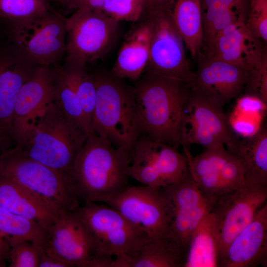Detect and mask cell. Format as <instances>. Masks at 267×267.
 I'll return each mask as SVG.
<instances>
[{
    "label": "cell",
    "mask_w": 267,
    "mask_h": 267,
    "mask_svg": "<svg viewBox=\"0 0 267 267\" xmlns=\"http://www.w3.org/2000/svg\"><path fill=\"white\" fill-rule=\"evenodd\" d=\"M189 172L205 195L218 197L237 189L245 184L243 166L224 146L206 148L193 157L183 146Z\"/></svg>",
    "instance_id": "obj_13"
},
{
    "label": "cell",
    "mask_w": 267,
    "mask_h": 267,
    "mask_svg": "<svg viewBox=\"0 0 267 267\" xmlns=\"http://www.w3.org/2000/svg\"><path fill=\"white\" fill-rule=\"evenodd\" d=\"M64 62L69 66L73 77L77 96L90 134L96 101V90L92 74L87 64L65 58Z\"/></svg>",
    "instance_id": "obj_28"
},
{
    "label": "cell",
    "mask_w": 267,
    "mask_h": 267,
    "mask_svg": "<svg viewBox=\"0 0 267 267\" xmlns=\"http://www.w3.org/2000/svg\"><path fill=\"white\" fill-rule=\"evenodd\" d=\"M41 247L70 267H85L95 252L91 235L75 210L45 227Z\"/></svg>",
    "instance_id": "obj_16"
},
{
    "label": "cell",
    "mask_w": 267,
    "mask_h": 267,
    "mask_svg": "<svg viewBox=\"0 0 267 267\" xmlns=\"http://www.w3.org/2000/svg\"><path fill=\"white\" fill-rule=\"evenodd\" d=\"M228 117L230 126L233 133L241 137H250L262 128L263 117L253 116L232 112Z\"/></svg>",
    "instance_id": "obj_35"
},
{
    "label": "cell",
    "mask_w": 267,
    "mask_h": 267,
    "mask_svg": "<svg viewBox=\"0 0 267 267\" xmlns=\"http://www.w3.org/2000/svg\"><path fill=\"white\" fill-rule=\"evenodd\" d=\"M134 87L142 134L176 148L182 146L189 84L145 72Z\"/></svg>",
    "instance_id": "obj_1"
},
{
    "label": "cell",
    "mask_w": 267,
    "mask_h": 267,
    "mask_svg": "<svg viewBox=\"0 0 267 267\" xmlns=\"http://www.w3.org/2000/svg\"><path fill=\"white\" fill-rule=\"evenodd\" d=\"M146 6L173 5L174 0H146Z\"/></svg>",
    "instance_id": "obj_38"
},
{
    "label": "cell",
    "mask_w": 267,
    "mask_h": 267,
    "mask_svg": "<svg viewBox=\"0 0 267 267\" xmlns=\"http://www.w3.org/2000/svg\"><path fill=\"white\" fill-rule=\"evenodd\" d=\"M88 135L52 100L14 146L28 157L72 178L75 161Z\"/></svg>",
    "instance_id": "obj_2"
},
{
    "label": "cell",
    "mask_w": 267,
    "mask_h": 267,
    "mask_svg": "<svg viewBox=\"0 0 267 267\" xmlns=\"http://www.w3.org/2000/svg\"><path fill=\"white\" fill-rule=\"evenodd\" d=\"M53 67V101L67 117L83 128L88 135L90 134L69 66L64 62Z\"/></svg>",
    "instance_id": "obj_27"
},
{
    "label": "cell",
    "mask_w": 267,
    "mask_h": 267,
    "mask_svg": "<svg viewBox=\"0 0 267 267\" xmlns=\"http://www.w3.org/2000/svg\"><path fill=\"white\" fill-rule=\"evenodd\" d=\"M132 149L117 148L92 133L88 135L74 162L72 179L79 199L95 202L98 197L128 186Z\"/></svg>",
    "instance_id": "obj_3"
},
{
    "label": "cell",
    "mask_w": 267,
    "mask_h": 267,
    "mask_svg": "<svg viewBox=\"0 0 267 267\" xmlns=\"http://www.w3.org/2000/svg\"><path fill=\"white\" fill-rule=\"evenodd\" d=\"M162 188L170 206L171 222L168 234L187 251L192 233L210 212L217 197L203 194L189 170L178 182Z\"/></svg>",
    "instance_id": "obj_14"
},
{
    "label": "cell",
    "mask_w": 267,
    "mask_h": 267,
    "mask_svg": "<svg viewBox=\"0 0 267 267\" xmlns=\"http://www.w3.org/2000/svg\"><path fill=\"white\" fill-rule=\"evenodd\" d=\"M67 17L53 9L4 31L23 53L38 66L61 64L66 55Z\"/></svg>",
    "instance_id": "obj_10"
},
{
    "label": "cell",
    "mask_w": 267,
    "mask_h": 267,
    "mask_svg": "<svg viewBox=\"0 0 267 267\" xmlns=\"http://www.w3.org/2000/svg\"><path fill=\"white\" fill-rule=\"evenodd\" d=\"M172 15L185 47L193 58H200L202 46L201 0H174Z\"/></svg>",
    "instance_id": "obj_24"
},
{
    "label": "cell",
    "mask_w": 267,
    "mask_h": 267,
    "mask_svg": "<svg viewBox=\"0 0 267 267\" xmlns=\"http://www.w3.org/2000/svg\"><path fill=\"white\" fill-rule=\"evenodd\" d=\"M0 175L61 215L80 206L71 178L28 157L17 147L0 154Z\"/></svg>",
    "instance_id": "obj_5"
},
{
    "label": "cell",
    "mask_w": 267,
    "mask_h": 267,
    "mask_svg": "<svg viewBox=\"0 0 267 267\" xmlns=\"http://www.w3.org/2000/svg\"><path fill=\"white\" fill-rule=\"evenodd\" d=\"M267 265V203L229 244L219 258V267Z\"/></svg>",
    "instance_id": "obj_20"
},
{
    "label": "cell",
    "mask_w": 267,
    "mask_h": 267,
    "mask_svg": "<svg viewBox=\"0 0 267 267\" xmlns=\"http://www.w3.org/2000/svg\"><path fill=\"white\" fill-rule=\"evenodd\" d=\"M52 9L49 0H0V26L8 31Z\"/></svg>",
    "instance_id": "obj_29"
},
{
    "label": "cell",
    "mask_w": 267,
    "mask_h": 267,
    "mask_svg": "<svg viewBox=\"0 0 267 267\" xmlns=\"http://www.w3.org/2000/svg\"><path fill=\"white\" fill-rule=\"evenodd\" d=\"M96 90L93 133L117 148L132 149L142 134L136 109L135 89L111 71H90Z\"/></svg>",
    "instance_id": "obj_4"
},
{
    "label": "cell",
    "mask_w": 267,
    "mask_h": 267,
    "mask_svg": "<svg viewBox=\"0 0 267 267\" xmlns=\"http://www.w3.org/2000/svg\"><path fill=\"white\" fill-rule=\"evenodd\" d=\"M267 107V105L259 97L244 94L237 99L233 111L242 113L265 116Z\"/></svg>",
    "instance_id": "obj_36"
},
{
    "label": "cell",
    "mask_w": 267,
    "mask_h": 267,
    "mask_svg": "<svg viewBox=\"0 0 267 267\" xmlns=\"http://www.w3.org/2000/svg\"><path fill=\"white\" fill-rule=\"evenodd\" d=\"M186 254L167 234L149 239L130 261L129 267H183Z\"/></svg>",
    "instance_id": "obj_25"
},
{
    "label": "cell",
    "mask_w": 267,
    "mask_h": 267,
    "mask_svg": "<svg viewBox=\"0 0 267 267\" xmlns=\"http://www.w3.org/2000/svg\"><path fill=\"white\" fill-rule=\"evenodd\" d=\"M94 202H101L116 209L141 228L149 239L168 233L170 206L162 187L129 185L120 191L98 197Z\"/></svg>",
    "instance_id": "obj_8"
},
{
    "label": "cell",
    "mask_w": 267,
    "mask_h": 267,
    "mask_svg": "<svg viewBox=\"0 0 267 267\" xmlns=\"http://www.w3.org/2000/svg\"><path fill=\"white\" fill-rule=\"evenodd\" d=\"M246 24L258 38L267 41V0H251Z\"/></svg>",
    "instance_id": "obj_33"
},
{
    "label": "cell",
    "mask_w": 267,
    "mask_h": 267,
    "mask_svg": "<svg viewBox=\"0 0 267 267\" xmlns=\"http://www.w3.org/2000/svg\"><path fill=\"white\" fill-rule=\"evenodd\" d=\"M38 267H70L67 264L48 253L42 247Z\"/></svg>",
    "instance_id": "obj_37"
},
{
    "label": "cell",
    "mask_w": 267,
    "mask_h": 267,
    "mask_svg": "<svg viewBox=\"0 0 267 267\" xmlns=\"http://www.w3.org/2000/svg\"><path fill=\"white\" fill-rule=\"evenodd\" d=\"M10 248V267H38L41 246L29 240L2 236Z\"/></svg>",
    "instance_id": "obj_31"
},
{
    "label": "cell",
    "mask_w": 267,
    "mask_h": 267,
    "mask_svg": "<svg viewBox=\"0 0 267 267\" xmlns=\"http://www.w3.org/2000/svg\"><path fill=\"white\" fill-rule=\"evenodd\" d=\"M141 22L128 35L118 52L111 70L123 79L138 80L144 72L150 52L151 26L143 15Z\"/></svg>",
    "instance_id": "obj_21"
},
{
    "label": "cell",
    "mask_w": 267,
    "mask_h": 267,
    "mask_svg": "<svg viewBox=\"0 0 267 267\" xmlns=\"http://www.w3.org/2000/svg\"><path fill=\"white\" fill-rule=\"evenodd\" d=\"M146 0H103L101 11L120 22L140 20L146 8Z\"/></svg>",
    "instance_id": "obj_32"
},
{
    "label": "cell",
    "mask_w": 267,
    "mask_h": 267,
    "mask_svg": "<svg viewBox=\"0 0 267 267\" xmlns=\"http://www.w3.org/2000/svg\"><path fill=\"white\" fill-rule=\"evenodd\" d=\"M190 90L223 107L244 90L250 71L219 59L200 57Z\"/></svg>",
    "instance_id": "obj_17"
},
{
    "label": "cell",
    "mask_w": 267,
    "mask_h": 267,
    "mask_svg": "<svg viewBox=\"0 0 267 267\" xmlns=\"http://www.w3.org/2000/svg\"><path fill=\"white\" fill-rule=\"evenodd\" d=\"M0 205L45 227L62 215L17 183L0 175Z\"/></svg>",
    "instance_id": "obj_23"
},
{
    "label": "cell",
    "mask_w": 267,
    "mask_h": 267,
    "mask_svg": "<svg viewBox=\"0 0 267 267\" xmlns=\"http://www.w3.org/2000/svg\"><path fill=\"white\" fill-rule=\"evenodd\" d=\"M45 227L18 216L0 205V233L2 236L31 241L42 246Z\"/></svg>",
    "instance_id": "obj_30"
},
{
    "label": "cell",
    "mask_w": 267,
    "mask_h": 267,
    "mask_svg": "<svg viewBox=\"0 0 267 267\" xmlns=\"http://www.w3.org/2000/svg\"><path fill=\"white\" fill-rule=\"evenodd\" d=\"M244 90L245 94L257 96L267 105V57L250 72Z\"/></svg>",
    "instance_id": "obj_34"
},
{
    "label": "cell",
    "mask_w": 267,
    "mask_h": 267,
    "mask_svg": "<svg viewBox=\"0 0 267 267\" xmlns=\"http://www.w3.org/2000/svg\"><path fill=\"white\" fill-rule=\"evenodd\" d=\"M267 199V186L245 183L217 197L210 212L213 217L219 258L232 240L251 222Z\"/></svg>",
    "instance_id": "obj_12"
},
{
    "label": "cell",
    "mask_w": 267,
    "mask_h": 267,
    "mask_svg": "<svg viewBox=\"0 0 267 267\" xmlns=\"http://www.w3.org/2000/svg\"><path fill=\"white\" fill-rule=\"evenodd\" d=\"M242 67L250 72L267 57L261 40L256 37L242 20L223 29L215 39L209 53L204 56Z\"/></svg>",
    "instance_id": "obj_18"
},
{
    "label": "cell",
    "mask_w": 267,
    "mask_h": 267,
    "mask_svg": "<svg viewBox=\"0 0 267 267\" xmlns=\"http://www.w3.org/2000/svg\"><path fill=\"white\" fill-rule=\"evenodd\" d=\"M222 106L190 90L185 104L182 145L224 146L235 136Z\"/></svg>",
    "instance_id": "obj_15"
},
{
    "label": "cell",
    "mask_w": 267,
    "mask_h": 267,
    "mask_svg": "<svg viewBox=\"0 0 267 267\" xmlns=\"http://www.w3.org/2000/svg\"><path fill=\"white\" fill-rule=\"evenodd\" d=\"M1 31V27L0 26V32Z\"/></svg>",
    "instance_id": "obj_39"
},
{
    "label": "cell",
    "mask_w": 267,
    "mask_h": 267,
    "mask_svg": "<svg viewBox=\"0 0 267 267\" xmlns=\"http://www.w3.org/2000/svg\"><path fill=\"white\" fill-rule=\"evenodd\" d=\"M219 261L213 217L209 212L192 234L183 267H219Z\"/></svg>",
    "instance_id": "obj_26"
},
{
    "label": "cell",
    "mask_w": 267,
    "mask_h": 267,
    "mask_svg": "<svg viewBox=\"0 0 267 267\" xmlns=\"http://www.w3.org/2000/svg\"><path fill=\"white\" fill-rule=\"evenodd\" d=\"M38 66L6 34L0 33V154L13 146L12 126L16 96Z\"/></svg>",
    "instance_id": "obj_11"
},
{
    "label": "cell",
    "mask_w": 267,
    "mask_h": 267,
    "mask_svg": "<svg viewBox=\"0 0 267 267\" xmlns=\"http://www.w3.org/2000/svg\"><path fill=\"white\" fill-rule=\"evenodd\" d=\"M173 5L146 6L143 15L151 26L149 57L145 72L189 84L194 72L183 40L173 20Z\"/></svg>",
    "instance_id": "obj_7"
},
{
    "label": "cell",
    "mask_w": 267,
    "mask_h": 267,
    "mask_svg": "<svg viewBox=\"0 0 267 267\" xmlns=\"http://www.w3.org/2000/svg\"><path fill=\"white\" fill-rule=\"evenodd\" d=\"M75 211L91 235L94 254L115 258L118 267H129L130 261L149 239L141 228L105 204L86 202Z\"/></svg>",
    "instance_id": "obj_6"
},
{
    "label": "cell",
    "mask_w": 267,
    "mask_h": 267,
    "mask_svg": "<svg viewBox=\"0 0 267 267\" xmlns=\"http://www.w3.org/2000/svg\"><path fill=\"white\" fill-rule=\"evenodd\" d=\"M53 65L39 66L16 96L12 126L13 146L39 113L53 100Z\"/></svg>",
    "instance_id": "obj_19"
},
{
    "label": "cell",
    "mask_w": 267,
    "mask_h": 267,
    "mask_svg": "<svg viewBox=\"0 0 267 267\" xmlns=\"http://www.w3.org/2000/svg\"><path fill=\"white\" fill-rule=\"evenodd\" d=\"M119 22L101 11L75 10L67 18L65 58L87 64L103 58L116 42Z\"/></svg>",
    "instance_id": "obj_9"
},
{
    "label": "cell",
    "mask_w": 267,
    "mask_h": 267,
    "mask_svg": "<svg viewBox=\"0 0 267 267\" xmlns=\"http://www.w3.org/2000/svg\"><path fill=\"white\" fill-rule=\"evenodd\" d=\"M226 149L241 162L245 183L267 186V130L262 127L253 135L241 137L235 134Z\"/></svg>",
    "instance_id": "obj_22"
}]
</instances>
